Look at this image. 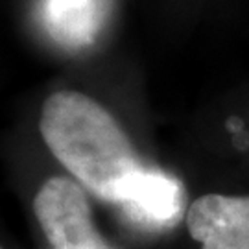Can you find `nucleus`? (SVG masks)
<instances>
[{
	"mask_svg": "<svg viewBox=\"0 0 249 249\" xmlns=\"http://www.w3.org/2000/svg\"><path fill=\"white\" fill-rule=\"evenodd\" d=\"M116 203L139 222L166 225L176 222L181 213L183 190L178 179L159 170L142 168L122 187Z\"/></svg>",
	"mask_w": 249,
	"mask_h": 249,
	"instance_id": "obj_4",
	"label": "nucleus"
},
{
	"mask_svg": "<svg viewBox=\"0 0 249 249\" xmlns=\"http://www.w3.org/2000/svg\"><path fill=\"white\" fill-rule=\"evenodd\" d=\"M41 20L55 43L83 48L98 37L104 0H41Z\"/></svg>",
	"mask_w": 249,
	"mask_h": 249,
	"instance_id": "obj_5",
	"label": "nucleus"
},
{
	"mask_svg": "<svg viewBox=\"0 0 249 249\" xmlns=\"http://www.w3.org/2000/svg\"><path fill=\"white\" fill-rule=\"evenodd\" d=\"M34 214L53 249H109L83 188L72 179H46L34 197Z\"/></svg>",
	"mask_w": 249,
	"mask_h": 249,
	"instance_id": "obj_2",
	"label": "nucleus"
},
{
	"mask_svg": "<svg viewBox=\"0 0 249 249\" xmlns=\"http://www.w3.org/2000/svg\"><path fill=\"white\" fill-rule=\"evenodd\" d=\"M187 227L201 249H249V196L197 197L187 211Z\"/></svg>",
	"mask_w": 249,
	"mask_h": 249,
	"instance_id": "obj_3",
	"label": "nucleus"
},
{
	"mask_svg": "<svg viewBox=\"0 0 249 249\" xmlns=\"http://www.w3.org/2000/svg\"><path fill=\"white\" fill-rule=\"evenodd\" d=\"M0 249H2V248H0Z\"/></svg>",
	"mask_w": 249,
	"mask_h": 249,
	"instance_id": "obj_6",
	"label": "nucleus"
},
{
	"mask_svg": "<svg viewBox=\"0 0 249 249\" xmlns=\"http://www.w3.org/2000/svg\"><path fill=\"white\" fill-rule=\"evenodd\" d=\"M39 131L50 153L81 187L111 203L144 168L115 116L80 90L50 94L41 107Z\"/></svg>",
	"mask_w": 249,
	"mask_h": 249,
	"instance_id": "obj_1",
	"label": "nucleus"
}]
</instances>
